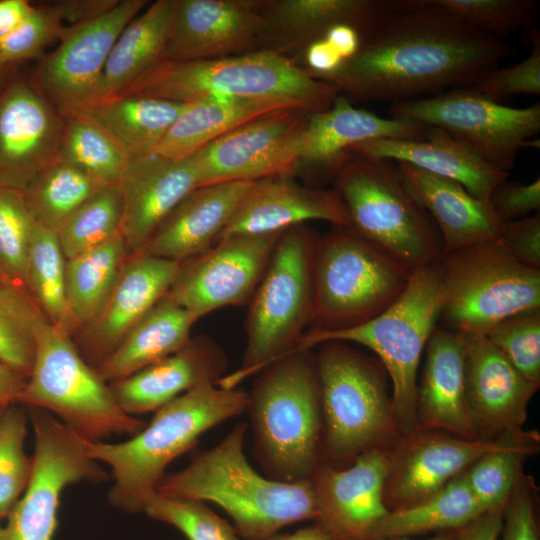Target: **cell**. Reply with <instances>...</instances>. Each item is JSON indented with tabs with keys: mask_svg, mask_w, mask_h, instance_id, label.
Returning <instances> with one entry per match:
<instances>
[{
	"mask_svg": "<svg viewBox=\"0 0 540 540\" xmlns=\"http://www.w3.org/2000/svg\"><path fill=\"white\" fill-rule=\"evenodd\" d=\"M529 28L530 54L517 64L490 70L470 88L498 103L517 95L540 94V35L534 26Z\"/></svg>",
	"mask_w": 540,
	"mask_h": 540,
	"instance_id": "816d5d0a",
	"label": "cell"
},
{
	"mask_svg": "<svg viewBox=\"0 0 540 540\" xmlns=\"http://www.w3.org/2000/svg\"><path fill=\"white\" fill-rule=\"evenodd\" d=\"M34 8L26 0H0V40L12 33Z\"/></svg>",
	"mask_w": 540,
	"mask_h": 540,
	"instance_id": "680465c9",
	"label": "cell"
},
{
	"mask_svg": "<svg viewBox=\"0 0 540 540\" xmlns=\"http://www.w3.org/2000/svg\"><path fill=\"white\" fill-rule=\"evenodd\" d=\"M440 271L443 328L486 335L505 318L540 308V269L517 261L498 238L445 252Z\"/></svg>",
	"mask_w": 540,
	"mask_h": 540,
	"instance_id": "8fae6325",
	"label": "cell"
},
{
	"mask_svg": "<svg viewBox=\"0 0 540 540\" xmlns=\"http://www.w3.org/2000/svg\"><path fill=\"white\" fill-rule=\"evenodd\" d=\"M34 454L25 490L7 516L1 540H53L63 490L108 475L82 438L46 410L33 408Z\"/></svg>",
	"mask_w": 540,
	"mask_h": 540,
	"instance_id": "5bb4252c",
	"label": "cell"
},
{
	"mask_svg": "<svg viewBox=\"0 0 540 540\" xmlns=\"http://www.w3.org/2000/svg\"><path fill=\"white\" fill-rule=\"evenodd\" d=\"M390 470L388 456L376 448L359 454L345 469L319 465L310 478L317 507L314 524L331 540H371L390 511L383 495Z\"/></svg>",
	"mask_w": 540,
	"mask_h": 540,
	"instance_id": "d6986e66",
	"label": "cell"
},
{
	"mask_svg": "<svg viewBox=\"0 0 540 540\" xmlns=\"http://www.w3.org/2000/svg\"><path fill=\"white\" fill-rule=\"evenodd\" d=\"M267 540H331V538L322 528L314 524L292 533H277Z\"/></svg>",
	"mask_w": 540,
	"mask_h": 540,
	"instance_id": "94428289",
	"label": "cell"
},
{
	"mask_svg": "<svg viewBox=\"0 0 540 540\" xmlns=\"http://www.w3.org/2000/svg\"><path fill=\"white\" fill-rule=\"evenodd\" d=\"M262 1L173 0L166 60H211L259 51Z\"/></svg>",
	"mask_w": 540,
	"mask_h": 540,
	"instance_id": "ffe728a7",
	"label": "cell"
},
{
	"mask_svg": "<svg viewBox=\"0 0 540 540\" xmlns=\"http://www.w3.org/2000/svg\"><path fill=\"white\" fill-rule=\"evenodd\" d=\"M172 6L173 0H157L127 24L108 57L95 101L120 95L166 60Z\"/></svg>",
	"mask_w": 540,
	"mask_h": 540,
	"instance_id": "836d02e7",
	"label": "cell"
},
{
	"mask_svg": "<svg viewBox=\"0 0 540 540\" xmlns=\"http://www.w3.org/2000/svg\"><path fill=\"white\" fill-rule=\"evenodd\" d=\"M122 195L120 234L129 254L141 253L170 212L199 187L190 156H134L119 181Z\"/></svg>",
	"mask_w": 540,
	"mask_h": 540,
	"instance_id": "603a6c76",
	"label": "cell"
},
{
	"mask_svg": "<svg viewBox=\"0 0 540 540\" xmlns=\"http://www.w3.org/2000/svg\"><path fill=\"white\" fill-rule=\"evenodd\" d=\"M333 189L350 228L409 272L442 258L439 231L406 190L395 162L352 156L336 173Z\"/></svg>",
	"mask_w": 540,
	"mask_h": 540,
	"instance_id": "52a82bcc",
	"label": "cell"
},
{
	"mask_svg": "<svg viewBox=\"0 0 540 540\" xmlns=\"http://www.w3.org/2000/svg\"><path fill=\"white\" fill-rule=\"evenodd\" d=\"M5 407H6V406H2V405H0V416H1V414L3 413V411H4Z\"/></svg>",
	"mask_w": 540,
	"mask_h": 540,
	"instance_id": "03108f58",
	"label": "cell"
},
{
	"mask_svg": "<svg viewBox=\"0 0 540 540\" xmlns=\"http://www.w3.org/2000/svg\"><path fill=\"white\" fill-rule=\"evenodd\" d=\"M129 255L119 233L66 259V300L75 331L88 325L106 302Z\"/></svg>",
	"mask_w": 540,
	"mask_h": 540,
	"instance_id": "74e56055",
	"label": "cell"
},
{
	"mask_svg": "<svg viewBox=\"0 0 540 540\" xmlns=\"http://www.w3.org/2000/svg\"><path fill=\"white\" fill-rule=\"evenodd\" d=\"M410 274L350 227L333 226L316 242L309 329L334 332L372 320L401 296Z\"/></svg>",
	"mask_w": 540,
	"mask_h": 540,
	"instance_id": "9c48e42d",
	"label": "cell"
},
{
	"mask_svg": "<svg viewBox=\"0 0 540 540\" xmlns=\"http://www.w3.org/2000/svg\"><path fill=\"white\" fill-rule=\"evenodd\" d=\"M425 127L409 120L384 118L354 107L338 94L326 110L308 113L297 145V171L334 178L352 158L350 149L374 139H420Z\"/></svg>",
	"mask_w": 540,
	"mask_h": 540,
	"instance_id": "44dd1931",
	"label": "cell"
},
{
	"mask_svg": "<svg viewBox=\"0 0 540 540\" xmlns=\"http://www.w3.org/2000/svg\"><path fill=\"white\" fill-rule=\"evenodd\" d=\"M396 163V162H395ZM402 182L435 223L444 253L498 238L503 221L489 202L472 196L459 182L396 163Z\"/></svg>",
	"mask_w": 540,
	"mask_h": 540,
	"instance_id": "4dcf8cb0",
	"label": "cell"
},
{
	"mask_svg": "<svg viewBox=\"0 0 540 540\" xmlns=\"http://www.w3.org/2000/svg\"><path fill=\"white\" fill-rule=\"evenodd\" d=\"M501 444L464 472L469 488L484 512L505 507L519 482L520 468L538 438L520 431L503 435Z\"/></svg>",
	"mask_w": 540,
	"mask_h": 540,
	"instance_id": "b9f144b4",
	"label": "cell"
},
{
	"mask_svg": "<svg viewBox=\"0 0 540 540\" xmlns=\"http://www.w3.org/2000/svg\"><path fill=\"white\" fill-rule=\"evenodd\" d=\"M443 303L440 260L411 272L401 296L372 320L346 330H307L296 348L313 349L328 341L356 343L379 358L392 382V404L404 432L417 425V374Z\"/></svg>",
	"mask_w": 540,
	"mask_h": 540,
	"instance_id": "8992f818",
	"label": "cell"
},
{
	"mask_svg": "<svg viewBox=\"0 0 540 540\" xmlns=\"http://www.w3.org/2000/svg\"><path fill=\"white\" fill-rule=\"evenodd\" d=\"M62 115L59 158L106 184L119 183L132 158L129 151L88 115L79 111Z\"/></svg>",
	"mask_w": 540,
	"mask_h": 540,
	"instance_id": "ab89813d",
	"label": "cell"
},
{
	"mask_svg": "<svg viewBox=\"0 0 540 540\" xmlns=\"http://www.w3.org/2000/svg\"><path fill=\"white\" fill-rule=\"evenodd\" d=\"M64 117L35 86L14 80L0 88V188L23 192L59 157Z\"/></svg>",
	"mask_w": 540,
	"mask_h": 540,
	"instance_id": "ac0fdd59",
	"label": "cell"
},
{
	"mask_svg": "<svg viewBox=\"0 0 540 540\" xmlns=\"http://www.w3.org/2000/svg\"><path fill=\"white\" fill-rule=\"evenodd\" d=\"M196 321L166 294L95 369L106 382L123 379L182 349Z\"/></svg>",
	"mask_w": 540,
	"mask_h": 540,
	"instance_id": "d6a6232c",
	"label": "cell"
},
{
	"mask_svg": "<svg viewBox=\"0 0 540 540\" xmlns=\"http://www.w3.org/2000/svg\"><path fill=\"white\" fill-rule=\"evenodd\" d=\"M47 320L23 287L0 281V361L27 378L39 330Z\"/></svg>",
	"mask_w": 540,
	"mask_h": 540,
	"instance_id": "7bdbcfd3",
	"label": "cell"
},
{
	"mask_svg": "<svg viewBox=\"0 0 540 540\" xmlns=\"http://www.w3.org/2000/svg\"><path fill=\"white\" fill-rule=\"evenodd\" d=\"M143 512L153 520L179 530L188 540H240L227 521L206 502L154 493Z\"/></svg>",
	"mask_w": 540,
	"mask_h": 540,
	"instance_id": "f6af8a7d",
	"label": "cell"
},
{
	"mask_svg": "<svg viewBox=\"0 0 540 540\" xmlns=\"http://www.w3.org/2000/svg\"><path fill=\"white\" fill-rule=\"evenodd\" d=\"M26 377L0 361V405L8 406L19 401Z\"/></svg>",
	"mask_w": 540,
	"mask_h": 540,
	"instance_id": "91938a15",
	"label": "cell"
},
{
	"mask_svg": "<svg viewBox=\"0 0 540 540\" xmlns=\"http://www.w3.org/2000/svg\"><path fill=\"white\" fill-rule=\"evenodd\" d=\"M482 513L463 472L428 497L389 511L371 540L460 530Z\"/></svg>",
	"mask_w": 540,
	"mask_h": 540,
	"instance_id": "8d00e7d4",
	"label": "cell"
},
{
	"mask_svg": "<svg viewBox=\"0 0 540 540\" xmlns=\"http://www.w3.org/2000/svg\"><path fill=\"white\" fill-rule=\"evenodd\" d=\"M124 94L180 103L208 97L244 98L314 113L329 108L339 93L289 58L259 50L211 60H164L120 95Z\"/></svg>",
	"mask_w": 540,
	"mask_h": 540,
	"instance_id": "5b68a950",
	"label": "cell"
},
{
	"mask_svg": "<svg viewBox=\"0 0 540 540\" xmlns=\"http://www.w3.org/2000/svg\"><path fill=\"white\" fill-rule=\"evenodd\" d=\"M118 0H64L54 5L66 26H74L92 20L113 8Z\"/></svg>",
	"mask_w": 540,
	"mask_h": 540,
	"instance_id": "9f6ffc18",
	"label": "cell"
},
{
	"mask_svg": "<svg viewBox=\"0 0 540 540\" xmlns=\"http://www.w3.org/2000/svg\"><path fill=\"white\" fill-rule=\"evenodd\" d=\"M247 422H239L217 445L194 454L180 471L164 475L155 492L213 502L246 540H267L284 526L316 518L311 480L281 482L258 473L244 451Z\"/></svg>",
	"mask_w": 540,
	"mask_h": 540,
	"instance_id": "7a4b0ae2",
	"label": "cell"
},
{
	"mask_svg": "<svg viewBox=\"0 0 540 540\" xmlns=\"http://www.w3.org/2000/svg\"><path fill=\"white\" fill-rule=\"evenodd\" d=\"M27 434L25 414L14 404L0 416V518L7 517L25 490L32 457L24 450Z\"/></svg>",
	"mask_w": 540,
	"mask_h": 540,
	"instance_id": "bcb514c9",
	"label": "cell"
},
{
	"mask_svg": "<svg viewBox=\"0 0 540 540\" xmlns=\"http://www.w3.org/2000/svg\"><path fill=\"white\" fill-rule=\"evenodd\" d=\"M251 183L234 181L194 189L164 219L141 253L182 263L208 250Z\"/></svg>",
	"mask_w": 540,
	"mask_h": 540,
	"instance_id": "f546056e",
	"label": "cell"
},
{
	"mask_svg": "<svg viewBox=\"0 0 540 540\" xmlns=\"http://www.w3.org/2000/svg\"><path fill=\"white\" fill-rule=\"evenodd\" d=\"M185 105L124 94L91 102L74 111L97 121L134 157L155 153Z\"/></svg>",
	"mask_w": 540,
	"mask_h": 540,
	"instance_id": "d590c367",
	"label": "cell"
},
{
	"mask_svg": "<svg viewBox=\"0 0 540 540\" xmlns=\"http://www.w3.org/2000/svg\"><path fill=\"white\" fill-rule=\"evenodd\" d=\"M66 258L56 230L33 223L25 274V289L48 321L70 335L75 332L66 300Z\"/></svg>",
	"mask_w": 540,
	"mask_h": 540,
	"instance_id": "f35d334b",
	"label": "cell"
},
{
	"mask_svg": "<svg viewBox=\"0 0 540 540\" xmlns=\"http://www.w3.org/2000/svg\"><path fill=\"white\" fill-rule=\"evenodd\" d=\"M106 184L59 157L23 191L35 221L57 230L81 204Z\"/></svg>",
	"mask_w": 540,
	"mask_h": 540,
	"instance_id": "60d3db41",
	"label": "cell"
},
{
	"mask_svg": "<svg viewBox=\"0 0 540 540\" xmlns=\"http://www.w3.org/2000/svg\"><path fill=\"white\" fill-rule=\"evenodd\" d=\"M390 117L439 128L487 163L509 173L519 151L540 132L539 103L514 108L470 87L394 103Z\"/></svg>",
	"mask_w": 540,
	"mask_h": 540,
	"instance_id": "4fadbf2b",
	"label": "cell"
},
{
	"mask_svg": "<svg viewBox=\"0 0 540 540\" xmlns=\"http://www.w3.org/2000/svg\"><path fill=\"white\" fill-rule=\"evenodd\" d=\"M527 380L540 384V308L511 315L484 335Z\"/></svg>",
	"mask_w": 540,
	"mask_h": 540,
	"instance_id": "c3c4849f",
	"label": "cell"
},
{
	"mask_svg": "<svg viewBox=\"0 0 540 540\" xmlns=\"http://www.w3.org/2000/svg\"><path fill=\"white\" fill-rule=\"evenodd\" d=\"M181 263L129 254L96 317L83 329L79 352L97 368L128 331L169 291Z\"/></svg>",
	"mask_w": 540,
	"mask_h": 540,
	"instance_id": "7402d4cb",
	"label": "cell"
},
{
	"mask_svg": "<svg viewBox=\"0 0 540 540\" xmlns=\"http://www.w3.org/2000/svg\"><path fill=\"white\" fill-rule=\"evenodd\" d=\"M417 381V424L465 439L480 438L466 397L464 334L437 326L425 347Z\"/></svg>",
	"mask_w": 540,
	"mask_h": 540,
	"instance_id": "83f0119b",
	"label": "cell"
},
{
	"mask_svg": "<svg viewBox=\"0 0 540 540\" xmlns=\"http://www.w3.org/2000/svg\"><path fill=\"white\" fill-rule=\"evenodd\" d=\"M66 26L53 4L36 7L7 37L0 40V66L40 56L54 40L62 37Z\"/></svg>",
	"mask_w": 540,
	"mask_h": 540,
	"instance_id": "f907efd6",
	"label": "cell"
},
{
	"mask_svg": "<svg viewBox=\"0 0 540 540\" xmlns=\"http://www.w3.org/2000/svg\"><path fill=\"white\" fill-rule=\"evenodd\" d=\"M514 54L435 0H398L359 51L325 78L339 94L399 103L474 85Z\"/></svg>",
	"mask_w": 540,
	"mask_h": 540,
	"instance_id": "6da1fadb",
	"label": "cell"
},
{
	"mask_svg": "<svg viewBox=\"0 0 540 540\" xmlns=\"http://www.w3.org/2000/svg\"><path fill=\"white\" fill-rule=\"evenodd\" d=\"M33 223L23 192L0 188V267L8 280L24 289Z\"/></svg>",
	"mask_w": 540,
	"mask_h": 540,
	"instance_id": "7dc6e473",
	"label": "cell"
},
{
	"mask_svg": "<svg viewBox=\"0 0 540 540\" xmlns=\"http://www.w3.org/2000/svg\"><path fill=\"white\" fill-rule=\"evenodd\" d=\"M3 527L0 525V540L2 539Z\"/></svg>",
	"mask_w": 540,
	"mask_h": 540,
	"instance_id": "003e7915",
	"label": "cell"
},
{
	"mask_svg": "<svg viewBox=\"0 0 540 540\" xmlns=\"http://www.w3.org/2000/svg\"><path fill=\"white\" fill-rule=\"evenodd\" d=\"M435 1L476 29L502 39L520 28L532 27L540 10L538 0Z\"/></svg>",
	"mask_w": 540,
	"mask_h": 540,
	"instance_id": "681fc988",
	"label": "cell"
},
{
	"mask_svg": "<svg viewBox=\"0 0 540 540\" xmlns=\"http://www.w3.org/2000/svg\"><path fill=\"white\" fill-rule=\"evenodd\" d=\"M3 70H4V67L0 66V80H1L2 75H3Z\"/></svg>",
	"mask_w": 540,
	"mask_h": 540,
	"instance_id": "e7e4bbea",
	"label": "cell"
},
{
	"mask_svg": "<svg viewBox=\"0 0 540 540\" xmlns=\"http://www.w3.org/2000/svg\"><path fill=\"white\" fill-rule=\"evenodd\" d=\"M18 402L57 415L89 442L132 436L146 425L122 410L110 385L83 358L71 335L48 320L39 330L33 365Z\"/></svg>",
	"mask_w": 540,
	"mask_h": 540,
	"instance_id": "30bf717a",
	"label": "cell"
},
{
	"mask_svg": "<svg viewBox=\"0 0 540 540\" xmlns=\"http://www.w3.org/2000/svg\"><path fill=\"white\" fill-rule=\"evenodd\" d=\"M504 507L488 510L459 530L458 540H499Z\"/></svg>",
	"mask_w": 540,
	"mask_h": 540,
	"instance_id": "6f0895ef",
	"label": "cell"
},
{
	"mask_svg": "<svg viewBox=\"0 0 540 540\" xmlns=\"http://www.w3.org/2000/svg\"><path fill=\"white\" fill-rule=\"evenodd\" d=\"M499 540H539L532 500L520 482L504 507Z\"/></svg>",
	"mask_w": 540,
	"mask_h": 540,
	"instance_id": "11a10c76",
	"label": "cell"
},
{
	"mask_svg": "<svg viewBox=\"0 0 540 540\" xmlns=\"http://www.w3.org/2000/svg\"><path fill=\"white\" fill-rule=\"evenodd\" d=\"M317 239L306 224L289 227L281 234L250 301L242 364L216 385L237 388L241 381L296 348L312 317Z\"/></svg>",
	"mask_w": 540,
	"mask_h": 540,
	"instance_id": "ba28073f",
	"label": "cell"
},
{
	"mask_svg": "<svg viewBox=\"0 0 540 540\" xmlns=\"http://www.w3.org/2000/svg\"><path fill=\"white\" fill-rule=\"evenodd\" d=\"M227 368L223 350L199 336L179 351L112 382V393L127 414L157 411L180 395L203 384H216Z\"/></svg>",
	"mask_w": 540,
	"mask_h": 540,
	"instance_id": "484cf974",
	"label": "cell"
},
{
	"mask_svg": "<svg viewBox=\"0 0 540 540\" xmlns=\"http://www.w3.org/2000/svg\"><path fill=\"white\" fill-rule=\"evenodd\" d=\"M122 207L118 183L106 185L81 204L56 230L65 258H72L119 233Z\"/></svg>",
	"mask_w": 540,
	"mask_h": 540,
	"instance_id": "ee69618b",
	"label": "cell"
},
{
	"mask_svg": "<svg viewBox=\"0 0 540 540\" xmlns=\"http://www.w3.org/2000/svg\"><path fill=\"white\" fill-rule=\"evenodd\" d=\"M247 404L248 393L243 390L203 384L155 411L152 420L130 439L91 442V457L111 469L110 504L129 513L143 512L166 467L205 432L246 412Z\"/></svg>",
	"mask_w": 540,
	"mask_h": 540,
	"instance_id": "3957f363",
	"label": "cell"
},
{
	"mask_svg": "<svg viewBox=\"0 0 540 540\" xmlns=\"http://www.w3.org/2000/svg\"><path fill=\"white\" fill-rule=\"evenodd\" d=\"M458 537H459V530H455V531L438 533L435 536L428 537L425 539H418V540H458ZM380 540H416V539L407 538V537H399V538H385V539H380Z\"/></svg>",
	"mask_w": 540,
	"mask_h": 540,
	"instance_id": "6125c7cd",
	"label": "cell"
},
{
	"mask_svg": "<svg viewBox=\"0 0 540 540\" xmlns=\"http://www.w3.org/2000/svg\"><path fill=\"white\" fill-rule=\"evenodd\" d=\"M147 3L122 0L92 20L66 26L60 44L39 64L35 85L62 114L96 100L116 40Z\"/></svg>",
	"mask_w": 540,
	"mask_h": 540,
	"instance_id": "e0dca14e",
	"label": "cell"
},
{
	"mask_svg": "<svg viewBox=\"0 0 540 540\" xmlns=\"http://www.w3.org/2000/svg\"><path fill=\"white\" fill-rule=\"evenodd\" d=\"M398 0H263L260 50L294 60L329 28L348 23L372 30Z\"/></svg>",
	"mask_w": 540,
	"mask_h": 540,
	"instance_id": "4316f807",
	"label": "cell"
},
{
	"mask_svg": "<svg viewBox=\"0 0 540 540\" xmlns=\"http://www.w3.org/2000/svg\"><path fill=\"white\" fill-rule=\"evenodd\" d=\"M4 279H7L6 276L4 275L1 267H0V281L4 280Z\"/></svg>",
	"mask_w": 540,
	"mask_h": 540,
	"instance_id": "be15d7a7",
	"label": "cell"
},
{
	"mask_svg": "<svg viewBox=\"0 0 540 540\" xmlns=\"http://www.w3.org/2000/svg\"><path fill=\"white\" fill-rule=\"evenodd\" d=\"M310 220L350 227L348 212L333 188L305 186L294 175L271 176L251 183L220 237L279 232Z\"/></svg>",
	"mask_w": 540,
	"mask_h": 540,
	"instance_id": "d4e9b609",
	"label": "cell"
},
{
	"mask_svg": "<svg viewBox=\"0 0 540 540\" xmlns=\"http://www.w3.org/2000/svg\"><path fill=\"white\" fill-rule=\"evenodd\" d=\"M294 109L262 100L208 97L186 103L157 147L155 154L183 159L220 136L265 115Z\"/></svg>",
	"mask_w": 540,
	"mask_h": 540,
	"instance_id": "e575fe53",
	"label": "cell"
},
{
	"mask_svg": "<svg viewBox=\"0 0 540 540\" xmlns=\"http://www.w3.org/2000/svg\"><path fill=\"white\" fill-rule=\"evenodd\" d=\"M247 393L253 449L265 476L281 482L309 480L320 465L324 432L312 349L295 348L270 363Z\"/></svg>",
	"mask_w": 540,
	"mask_h": 540,
	"instance_id": "277c9868",
	"label": "cell"
},
{
	"mask_svg": "<svg viewBox=\"0 0 540 540\" xmlns=\"http://www.w3.org/2000/svg\"><path fill=\"white\" fill-rule=\"evenodd\" d=\"M349 152L351 156L408 163L452 179L484 202H489L493 190L506 181L509 174L435 127H425L424 137L420 139H374L353 146Z\"/></svg>",
	"mask_w": 540,
	"mask_h": 540,
	"instance_id": "f1b7e54d",
	"label": "cell"
},
{
	"mask_svg": "<svg viewBox=\"0 0 540 540\" xmlns=\"http://www.w3.org/2000/svg\"><path fill=\"white\" fill-rule=\"evenodd\" d=\"M501 442L482 438H423L405 453L394 471L389 496L393 503L391 510L435 493Z\"/></svg>",
	"mask_w": 540,
	"mask_h": 540,
	"instance_id": "1f68e13d",
	"label": "cell"
},
{
	"mask_svg": "<svg viewBox=\"0 0 540 540\" xmlns=\"http://www.w3.org/2000/svg\"><path fill=\"white\" fill-rule=\"evenodd\" d=\"M323 446L335 460L354 459L382 438L393 411L382 372L346 342L318 345Z\"/></svg>",
	"mask_w": 540,
	"mask_h": 540,
	"instance_id": "7c38bea8",
	"label": "cell"
},
{
	"mask_svg": "<svg viewBox=\"0 0 540 540\" xmlns=\"http://www.w3.org/2000/svg\"><path fill=\"white\" fill-rule=\"evenodd\" d=\"M465 387L482 439L521 430L538 385L522 376L484 335H465Z\"/></svg>",
	"mask_w": 540,
	"mask_h": 540,
	"instance_id": "cb8c5ba5",
	"label": "cell"
},
{
	"mask_svg": "<svg viewBox=\"0 0 540 540\" xmlns=\"http://www.w3.org/2000/svg\"><path fill=\"white\" fill-rule=\"evenodd\" d=\"M308 112L285 109L252 120L190 155L199 187L253 182L297 172V145Z\"/></svg>",
	"mask_w": 540,
	"mask_h": 540,
	"instance_id": "2e32d148",
	"label": "cell"
},
{
	"mask_svg": "<svg viewBox=\"0 0 540 540\" xmlns=\"http://www.w3.org/2000/svg\"><path fill=\"white\" fill-rule=\"evenodd\" d=\"M498 240L520 263L540 269V214L503 221Z\"/></svg>",
	"mask_w": 540,
	"mask_h": 540,
	"instance_id": "f5cc1de1",
	"label": "cell"
},
{
	"mask_svg": "<svg viewBox=\"0 0 540 540\" xmlns=\"http://www.w3.org/2000/svg\"><path fill=\"white\" fill-rule=\"evenodd\" d=\"M284 231L220 237L181 263L167 294L197 320L221 307L250 303Z\"/></svg>",
	"mask_w": 540,
	"mask_h": 540,
	"instance_id": "9a60e30c",
	"label": "cell"
},
{
	"mask_svg": "<svg viewBox=\"0 0 540 540\" xmlns=\"http://www.w3.org/2000/svg\"><path fill=\"white\" fill-rule=\"evenodd\" d=\"M489 203L501 221L517 220L531 212H539L540 179L529 184L506 180L493 190Z\"/></svg>",
	"mask_w": 540,
	"mask_h": 540,
	"instance_id": "db71d44e",
	"label": "cell"
}]
</instances>
